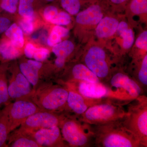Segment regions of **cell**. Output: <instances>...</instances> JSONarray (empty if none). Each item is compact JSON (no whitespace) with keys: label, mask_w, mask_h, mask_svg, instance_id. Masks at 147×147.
I'll return each mask as SVG.
<instances>
[{"label":"cell","mask_w":147,"mask_h":147,"mask_svg":"<svg viewBox=\"0 0 147 147\" xmlns=\"http://www.w3.org/2000/svg\"><path fill=\"white\" fill-rule=\"evenodd\" d=\"M121 120L105 124H89L94 134V146L98 147H144L137 137L124 127Z\"/></svg>","instance_id":"obj_1"},{"label":"cell","mask_w":147,"mask_h":147,"mask_svg":"<svg viewBox=\"0 0 147 147\" xmlns=\"http://www.w3.org/2000/svg\"><path fill=\"white\" fill-rule=\"evenodd\" d=\"M128 115L121 120L124 127L134 134L144 147H147V97L139 96L127 105Z\"/></svg>","instance_id":"obj_2"},{"label":"cell","mask_w":147,"mask_h":147,"mask_svg":"<svg viewBox=\"0 0 147 147\" xmlns=\"http://www.w3.org/2000/svg\"><path fill=\"white\" fill-rule=\"evenodd\" d=\"M127 115L120 101L105 98L102 102L88 108L78 118L85 123L98 125L120 120Z\"/></svg>","instance_id":"obj_3"},{"label":"cell","mask_w":147,"mask_h":147,"mask_svg":"<svg viewBox=\"0 0 147 147\" xmlns=\"http://www.w3.org/2000/svg\"><path fill=\"white\" fill-rule=\"evenodd\" d=\"M68 93L67 87L48 85L36 89L29 99L42 110L57 113L66 110Z\"/></svg>","instance_id":"obj_4"},{"label":"cell","mask_w":147,"mask_h":147,"mask_svg":"<svg viewBox=\"0 0 147 147\" xmlns=\"http://www.w3.org/2000/svg\"><path fill=\"white\" fill-rule=\"evenodd\" d=\"M60 128L64 140L69 146L87 147L94 145V134L89 124L80 121L77 116L65 117Z\"/></svg>","instance_id":"obj_5"},{"label":"cell","mask_w":147,"mask_h":147,"mask_svg":"<svg viewBox=\"0 0 147 147\" xmlns=\"http://www.w3.org/2000/svg\"><path fill=\"white\" fill-rule=\"evenodd\" d=\"M105 84L113 90L114 98L119 101H130L143 95L144 92L136 81L122 72L111 76Z\"/></svg>","instance_id":"obj_6"},{"label":"cell","mask_w":147,"mask_h":147,"mask_svg":"<svg viewBox=\"0 0 147 147\" xmlns=\"http://www.w3.org/2000/svg\"><path fill=\"white\" fill-rule=\"evenodd\" d=\"M65 117L54 112L41 110L29 117L21 124L17 131L29 134L41 129L54 126L60 127Z\"/></svg>","instance_id":"obj_7"},{"label":"cell","mask_w":147,"mask_h":147,"mask_svg":"<svg viewBox=\"0 0 147 147\" xmlns=\"http://www.w3.org/2000/svg\"><path fill=\"white\" fill-rule=\"evenodd\" d=\"M4 108L8 116L11 132L33 114L42 110L29 99L15 100L6 105Z\"/></svg>","instance_id":"obj_8"},{"label":"cell","mask_w":147,"mask_h":147,"mask_svg":"<svg viewBox=\"0 0 147 147\" xmlns=\"http://www.w3.org/2000/svg\"><path fill=\"white\" fill-rule=\"evenodd\" d=\"M85 65L96 75L100 82L105 84L109 81L110 68L104 50L98 47H91L84 57Z\"/></svg>","instance_id":"obj_9"},{"label":"cell","mask_w":147,"mask_h":147,"mask_svg":"<svg viewBox=\"0 0 147 147\" xmlns=\"http://www.w3.org/2000/svg\"><path fill=\"white\" fill-rule=\"evenodd\" d=\"M69 93L67 102L66 110H68L79 117L92 105L100 103L104 98H92L80 94L73 85L68 86Z\"/></svg>","instance_id":"obj_10"},{"label":"cell","mask_w":147,"mask_h":147,"mask_svg":"<svg viewBox=\"0 0 147 147\" xmlns=\"http://www.w3.org/2000/svg\"><path fill=\"white\" fill-rule=\"evenodd\" d=\"M40 147H68L61 133L59 127L41 129L29 134Z\"/></svg>","instance_id":"obj_11"},{"label":"cell","mask_w":147,"mask_h":147,"mask_svg":"<svg viewBox=\"0 0 147 147\" xmlns=\"http://www.w3.org/2000/svg\"><path fill=\"white\" fill-rule=\"evenodd\" d=\"M31 84L21 71L13 74L8 82V91L10 99H29L33 90Z\"/></svg>","instance_id":"obj_12"},{"label":"cell","mask_w":147,"mask_h":147,"mask_svg":"<svg viewBox=\"0 0 147 147\" xmlns=\"http://www.w3.org/2000/svg\"><path fill=\"white\" fill-rule=\"evenodd\" d=\"M72 84L79 93L85 97L92 98H113V91L110 87L102 82L93 83L82 81Z\"/></svg>","instance_id":"obj_13"},{"label":"cell","mask_w":147,"mask_h":147,"mask_svg":"<svg viewBox=\"0 0 147 147\" xmlns=\"http://www.w3.org/2000/svg\"><path fill=\"white\" fill-rule=\"evenodd\" d=\"M102 17L103 14L100 6L94 4L79 12L76 16V21L82 25H95L99 23Z\"/></svg>","instance_id":"obj_14"},{"label":"cell","mask_w":147,"mask_h":147,"mask_svg":"<svg viewBox=\"0 0 147 147\" xmlns=\"http://www.w3.org/2000/svg\"><path fill=\"white\" fill-rule=\"evenodd\" d=\"M42 66V64L38 61L29 60L26 62L21 63L19 65V69L23 74L28 80L34 89L37 88L39 81L38 72Z\"/></svg>","instance_id":"obj_15"},{"label":"cell","mask_w":147,"mask_h":147,"mask_svg":"<svg viewBox=\"0 0 147 147\" xmlns=\"http://www.w3.org/2000/svg\"><path fill=\"white\" fill-rule=\"evenodd\" d=\"M71 79L75 83L82 81L93 83L100 82L98 77L88 67L82 63L77 64L74 66L71 70Z\"/></svg>","instance_id":"obj_16"},{"label":"cell","mask_w":147,"mask_h":147,"mask_svg":"<svg viewBox=\"0 0 147 147\" xmlns=\"http://www.w3.org/2000/svg\"><path fill=\"white\" fill-rule=\"evenodd\" d=\"M119 24L118 20L113 17L102 18L96 29V36L100 38L112 36L117 31Z\"/></svg>","instance_id":"obj_17"},{"label":"cell","mask_w":147,"mask_h":147,"mask_svg":"<svg viewBox=\"0 0 147 147\" xmlns=\"http://www.w3.org/2000/svg\"><path fill=\"white\" fill-rule=\"evenodd\" d=\"M9 146L11 147H41L30 134L15 131L9 137Z\"/></svg>","instance_id":"obj_18"},{"label":"cell","mask_w":147,"mask_h":147,"mask_svg":"<svg viewBox=\"0 0 147 147\" xmlns=\"http://www.w3.org/2000/svg\"><path fill=\"white\" fill-rule=\"evenodd\" d=\"M10 40L3 39L0 41V57L3 60H13L19 57L20 52Z\"/></svg>","instance_id":"obj_19"},{"label":"cell","mask_w":147,"mask_h":147,"mask_svg":"<svg viewBox=\"0 0 147 147\" xmlns=\"http://www.w3.org/2000/svg\"><path fill=\"white\" fill-rule=\"evenodd\" d=\"M10 98L8 91V80L6 76V67L0 64V106L9 103Z\"/></svg>","instance_id":"obj_20"},{"label":"cell","mask_w":147,"mask_h":147,"mask_svg":"<svg viewBox=\"0 0 147 147\" xmlns=\"http://www.w3.org/2000/svg\"><path fill=\"white\" fill-rule=\"evenodd\" d=\"M5 33L15 47L20 48L24 46V40L23 31L16 24L10 26Z\"/></svg>","instance_id":"obj_21"},{"label":"cell","mask_w":147,"mask_h":147,"mask_svg":"<svg viewBox=\"0 0 147 147\" xmlns=\"http://www.w3.org/2000/svg\"><path fill=\"white\" fill-rule=\"evenodd\" d=\"M10 132L8 116L4 108L0 112V147L7 146L6 143Z\"/></svg>","instance_id":"obj_22"},{"label":"cell","mask_w":147,"mask_h":147,"mask_svg":"<svg viewBox=\"0 0 147 147\" xmlns=\"http://www.w3.org/2000/svg\"><path fill=\"white\" fill-rule=\"evenodd\" d=\"M74 50V45L69 40H65L53 46V52L57 57L66 60Z\"/></svg>","instance_id":"obj_23"},{"label":"cell","mask_w":147,"mask_h":147,"mask_svg":"<svg viewBox=\"0 0 147 147\" xmlns=\"http://www.w3.org/2000/svg\"><path fill=\"white\" fill-rule=\"evenodd\" d=\"M36 0H19L18 11L24 18L33 21L34 17V5Z\"/></svg>","instance_id":"obj_24"},{"label":"cell","mask_w":147,"mask_h":147,"mask_svg":"<svg viewBox=\"0 0 147 147\" xmlns=\"http://www.w3.org/2000/svg\"><path fill=\"white\" fill-rule=\"evenodd\" d=\"M69 30L63 27L57 26L53 28L51 34L47 39V44L53 47L54 45L59 43L61 41L62 38L67 36L69 34Z\"/></svg>","instance_id":"obj_25"},{"label":"cell","mask_w":147,"mask_h":147,"mask_svg":"<svg viewBox=\"0 0 147 147\" xmlns=\"http://www.w3.org/2000/svg\"><path fill=\"white\" fill-rule=\"evenodd\" d=\"M144 90L147 86V55H145L137 72L136 78L134 79Z\"/></svg>","instance_id":"obj_26"},{"label":"cell","mask_w":147,"mask_h":147,"mask_svg":"<svg viewBox=\"0 0 147 147\" xmlns=\"http://www.w3.org/2000/svg\"><path fill=\"white\" fill-rule=\"evenodd\" d=\"M61 4L64 9L71 15L79 13L81 7L80 0H61Z\"/></svg>","instance_id":"obj_27"},{"label":"cell","mask_w":147,"mask_h":147,"mask_svg":"<svg viewBox=\"0 0 147 147\" xmlns=\"http://www.w3.org/2000/svg\"><path fill=\"white\" fill-rule=\"evenodd\" d=\"M117 32L123 39V48L125 49L131 48L134 41V34L132 30L128 28Z\"/></svg>","instance_id":"obj_28"},{"label":"cell","mask_w":147,"mask_h":147,"mask_svg":"<svg viewBox=\"0 0 147 147\" xmlns=\"http://www.w3.org/2000/svg\"><path fill=\"white\" fill-rule=\"evenodd\" d=\"M130 9L132 13L136 14L146 13L147 0H132L130 3Z\"/></svg>","instance_id":"obj_29"},{"label":"cell","mask_w":147,"mask_h":147,"mask_svg":"<svg viewBox=\"0 0 147 147\" xmlns=\"http://www.w3.org/2000/svg\"><path fill=\"white\" fill-rule=\"evenodd\" d=\"M19 0H0V8L9 13H14L17 10Z\"/></svg>","instance_id":"obj_30"},{"label":"cell","mask_w":147,"mask_h":147,"mask_svg":"<svg viewBox=\"0 0 147 147\" xmlns=\"http://www.w3.org/2000/svg\"><path fill=\"white\" fill-rule=\"evenodd\" d=\"M71 20V17L68 13L61 11L58 13L56 17L50 22L58 26H66L70 23Z\"/></svg>","instance_id":"obj_31"},{"label":"cell","mask_w":147,"mask_h":147,"mask_svg":"<svg viewBox=\"0 0 147 147\" xmlns=\"http://www.w3.org/2000/svg\"><path fill=\"white\" fill-rule=\"evenodd\" d=\"M19 25L21 30L26 34H31L34 30L33 20L24 18L19 22Z\"/></svg>","instance_id":"obj_32"},{"label":"cell","mask_w":147,"mask_h":147,"mask_svg":"<svg viewBox=\"0 0 147 147\" xmlns=\"http://www.w3.org/2000/svg\"><path fill=\"white\" fill-rule=\"evenodd\" d=\"M57 8L55 6L50 5L47 6L44 9L43 16L45 20L51 22L58 14Z\"/></svg>","instance_id":"obj_33"},{"label":"cell","mask_w":147,"mask_h":147,"mask_svg":"<svg viewBox=\"0 0 147 147\" xmlns=\"http://www.w3.org/2000/svg\"><path fill=\"white\" fill-rule=\"evenodd\" d=\"M49 50L46 48H36L35 52L33 58L36 61L41 62L45 61L49 56Z\"/></svg>","instance_id":"obj_34"},{"label":"cell","mask_w":147,"mask_h":147,"mask_svg":"<svg viewBox=\"0 0 147 147\" xmlns=\"http://www.w3.org/2000/svg\"><path fill=\"white\" fill-rule=\"evenodd\" d=\"M136 45L139 49L147 51V31L143 32L139 36L136 41Z\"/></svg>","instance_id":"obj_35"},{"label":"cell","mask_w":147,"mask_h":147,"mask_svg":"<svg viewBox=\"0 0 147 147\" xmlns=\"http://www.w3.org/2000/svg\"><path fill=\"white\" fill-rule=\"evenodd\" d=\"M1 9L0 8V34L5 32L11 24L10 20L8 18L1 16Z\"/></svg>","instance_id":"obj_36"},{"label":"cell","mask_w":147,"mask_h":147,"mask_svg":"<svg viewBox=\"0 0 147 147\" xmlns=\"http://www.w3.org/2000/svg\"><path fill=\"white\" fill-rule=\"evenodd\" d=\"M36 50V48L31 43H28L25 47L24 53L27 57L32 59V58H33L34 55Z\"/></svg>","instance_id":"obj_37"},{"label":"cell","mask_w":147,"mask_h":147,"mask_svg":"<svg viewBox=\"0 0 147 147\" xmlns=\"http://www.w3.org/2000/svg\"><path fill=\"white\" fill-rule=\"evenodd\" d=\"M65 60L62 58L57 57L55 61V64L58 68H61L63 67L65 63Z\"/></svg>","instance_id":"obj_38"},{"label":"cell","mask_w":147,"mask_h":147,"mask_svg":"<svg viewBox=\"0 0 147 147\" xmlns=\"http://www.w3.org/2000/svg\"><path fill=\"white\" fill-rule=\"evenodd\" d=\"M111 3L117 5L122 4L126 2L128 0H110Z\"/></svg>","instance_id":"obj_39"},{"label":"cell","mask_w":147,"mask_h":147,"mask_svg":"<svg viewBox=\"0 0 147 147\" xmlns=\"http://www.w3.org/2000/svg\"><path fill=\"white\" fill-rule=\"evenodd\" d=\"M45 1H47L48 2L53 1H55V0H45Z\"/></svg>","instance_id":"obj_40"},{"label":"cell","mask_w":147,"mask_h":147,"mask_svg":"<svg viewBox=\"0 0 147 147\" xmlns=\"http://www.w3.org/2000/svg\"><path fill=\"white\" fill-rule=\"evenodd\" d=\"M0 107H1V106H0ZM1 108H0V112H1Z\"/></svg>","instance_id":"obj_41"}]
</instances>
